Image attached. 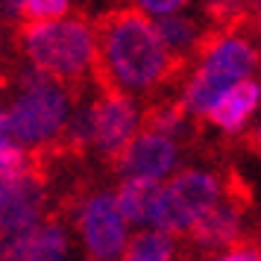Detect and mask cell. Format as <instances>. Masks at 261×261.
<instances>
[{
	"mask_svg": "<svg viewBox=\"0 0 261 261\" xmlns=\"http://www.w3.org/2000/svg\"><path fill=\"white\" fill-rule=\"evenodd\" d=\"M191 120H197V118L191 115V109L185 106L182 97L159 94V97H153V100H147L138 129H150V132L170 135V138H179V135L188 132Z\"/></svg>",
	"mask_w": 261,
	"mask_h": 261,
	"instance_id": "8fae6325",
	"label": "cell"
},
{
	"mask_svg": "<svg viewBox=\"0 0 261 261\" xmlns=\"http://www.w3.org/2000/svg\"><path fill=\"white\" fill-rule=\"evenodd\" d=\"M33 167H36V153H30V150L18 147V144L0 147V200H3V197L12 191L15 182H21Z\"/></svg>",
	"mask_w": 261,
	"mask_h": 261,
	"instance_id": "2e32d148",
	"label": "cell"
},
{
	"mask_svg": "<svg viewBox=\"0 0 261 261\" xmlns=\"http://www.w3.org/2000/svg\"><path fill=\"white\" fill-rule=\"evenodd\" d=\"M258 24H261V6H258Z\"/></svg>",
	"mask_w": 261,
	"mask_h": 261,
	"instance_id": "cb8c5ba5",
	"label": "cell"
},
{
	"mask_svg": "<svg viewBox=\"0 0 261 261\" xmlns=\"http://www.w3.org/2000/svg\"><path fill=\"white\" fill-rule=\"evenodd\" d=\"M173 255H176L173 235L153 226V229H144L129 238L120 261H173Z\"/></svg>",
	"mask_w": 261,
	"mask_h": 261,
	"instance_id": "9a60e30c",
	"label": "cell"
},
{
	"mask_svg": "<svg viewBox=\"0 0 261 261\" xmlns=\"http://www.w3.org/2000/svg\"><path fill=\"white\" fill-rule=\"evenodd\" d=\"M15 47L27 65L65 83L76 94L94 83V24L85 15H65L50 24H18Z\"/></svg>",
	"mask_w": 261,
	"mask_h": 261,
	"instance_id": "3957f363",
	"label": "cell"
},
{
	"mask_svg": "<svg viewBox=\"0 0 261 261\" xmlns=\"http://www.w3.org/2000/svg\"><path fill=\"white\" fill-rule=\"evenodd\" d=\"M155 27H159V33H162L167 47L173 50L176 56L191 59V62L197 56L200 41L205 38V33H208V27L202 30L194 18H182V15H162V21H155Z\"/></svg>",
	"mask_w": 261,
	"mask_h": 261,
	"instance_id": "5bb4252c",
	"label": "cell"
},
{
	"mask_svg": "<svg viewBox=\"0 0 261 261\" xmlns=\"http://www.w3.org/2000/svg\"><path fill=\"white\" fill-rule=\"evenodd\" d=\"M12 144V132H9V112L0 106V147Z\"/></svg>",
	"mask_w": 261,
	"mask_h": 261,
	"instance_id": "ffe728a7",
	"label": "cell"
},
{
	"mask_svg": "<svg viewBox=\"0 0 261 261\" xmlns=\"http://www.w3.org/2000/svg\"><path fill=\"white\" fill-rule=\"evenodd\" d=\"M33 153V150H30ZM50 159L36 153V167L21 182H15L12 191L0 200V235L33 229L47 217V182H50Z\"/></svg>",
	"mask_w": 261,
	"mask_h": 261,
	"instance_id": "ba28073f",
	"label": "cell"
},
{
	"mask_svg": "<svg viewBox=\"0 0 261 261\" xmlns=\"http://www.w3.org/2000/svg\"><path fill=\"white\" fill-rule=\"evenodd\" d=\"M179 165V144L170 135L150 129H138L129 147L123 150L118 162H115V173L120 176H141V179H162L170 176Z\"/></svg>",
	"mask_w": 261,
	"mask_h": 261,
	"instance_id": "9c48e42d",
	"label": "cell"
},
{
	"mask_svg": "<svg viewBox=\"0 0 261 261\" xmlns=\"http://www.w3.org/2000/svg\"><path fill=\"white\" fill-rule=\"evenodd\" d=\"M0 50H3V24H0Z\"/></svg>",
	"mask_w": 261,
	"mask_h": 261,
	"instance_id": "603a6c76",
	"label": "cell"
},
{
	"mask_svg": "<svg viewBox=\"0 0 261 261\" xmlns=\"http://www.w3.org/2000/svg\"><path fill=\"white\" fill-rule=\"evenodd\" d=\"M226 197V179L208 170H182L170 182L162 185L159 200L153 208L155 229H165L170 235H185L194 229V223L202 214H208L217 202Z\"/></svg>",
	"mask_w": 261,
	"mask_h": 261,
	"instance_id": "8992f818",
	"label": "cell"
},
{
	"mask_svg": "<svg viewBox=\"0 0 261 261\" xmlns=\"http://www.w3.org/2000/svg\"><path fill=\"white\" fill-rule=\"evenodd\" d=\"M258 103H261V83L252 80V76H247V80L235 83L214 103V109L208 112V120H212L217 129H223L232 135V132H238L249 120V115L258 109Z\"/></svg>",
	"mask_w": 261,
	"mask_h": 261,
	"instance_id": "30bf717a",
	"label": "cell"
},
{
	"mask_svg": "<svg viewBox=\"0 0 261 261\" xmlns=\"http://www.w3.org/2000/svg\"><path fill=\"white\" fill-rule=\"evenodd\" d=\"M3 3H6V9H9V12H18V6H21V0H3Z\"/></svg>",
	"mask_w": 261,
	"mask_h": 261,
	"instance_id": "7402d4cb",
	"label": "cell"
},
{
	"mask_svg": "<svg viewBox=\"0 0 261 261\" xmlns=\"http://www.w3.org/2000/svg\"><path fill=\"white\" fill-rule=\"evenodd\" d=\"M244 144H247L255 155H261V126H255L252 132H247V135H244Z\"/></svg>",
	"mask_w": 261,
	"mask_h": 261,
	"instance_id": "44dd1931",
	"label": "cell"
},
{
	"mask_svg": "<svg viewBox=\"0 0 261 261\" xmlns=\"http://www.w3.org/2000/svg\"><path fill=\"white\" fill-rule=\"evenodd\" d=\"M80 94L33 65L21 68L15 73V94L6 109L12 144L33 153H53L65 138Z\"/></svg>",
	"mask_w": 261,
	"mask_h": 261,
	"instance_id": "7a4b0ae2",
	"label": "cell"
},
{
	"mask_svg": "<svg viewBox=\"0 0 261 261\" xmlns=\"http://www.w3.org/2000/svg\"><path fill=\"white\" fill-rule=\"evenodd\" d=\"M71 12V0H21L18 6V24H50Z\"/></svg>",
	"mask_w": 261,
	"mask_h": 261,
	"instance_id": "e0dca14e",
	"label": "cell"
},
{
	"mask_svg": "<svg viewBox=\"0 0 261 261\" xmlns=\"http://www.w3.org/2000/svg\"><path fill=\"white\" fill-rule=\"evenodd\" d=\"M135 6H141L144 12L153 15H173L182 6H188V0H135Z\"/></svg>",
	"mask_w": 261,
	"mask_h": 261,
	"instance_id": "d6986e66",
	"label": "cell"
},
{
	"mask_svg": "<svg viewBox=\"0 0 261 261\" xmlns=\"http://www.w3.org/2000/svg\"><path fill=\"white\" fill-rule=\"evenodd\" d=\"M162 182L159 179H141V176H126L118 185V205L123 217L132 226H150L153 223V208L159 200Z\"/></svg>",
	"mask_w": 261,
	"mask_h": 261,
	"instance_id": "7c38bea8",
	"label": "cell"
},
{
	"mask_svg": "<svg viewBox=\"0 0 261 261\" xmlns=\"http://www.w3.org/2000/svg\"><path fill=\"white\" fill-rule=\"evenodd\" d=\"M68 223L71 220L59 208H53L33 232V241H30V249H27V261H68V249H71Z\"/></svg>",
	"mask_w": 261,
	"mask_h": 261,
	"instance_id": "4fadbf2b",
	"label": "cell"
},
{
	"mask_svg": "<svg viewBox=\"0 0 261 261\" xmlns=\"http://www.w3.org/2000/svg\"><path fill=\"white\" fill-rule=\"evenodd\" d=\"M91 150H94L109 167H115L123 150L129 147L135 132L141 126L138 112L132 97L115 88H100L94 85L91 94Z\"/></svg>",
	"mask_w": 261,
	"mask_h": 261,
	"instance_id": "52a82bcc",
	"label": "cell"
},
{
	"mask_svg": "<svg viewBox=\"0 0 261 261\" xmlns=\"http://www.w3.org/2000/svg\"><path fill=\"white\" fill-rule=\"evenodd\" d=\"M217 261H261V247L255 241H238L223 252V258Z\"/></svg>",
	"mask_w": 261,
	"mask_h": 261,
	"instance_id": "ac0fdd59",
	"label": "cell"
},
{
	"mask_svg": "<svg viewBox=\"0 0 261 261\" xmlns=\"http://www.w3.org/2000/svg\"><path fill=\"white\" fill-rule=\"evenodd\" d=\"M191 59H182L165 44L159 27L141 6H115L94 21V71L100 88H115L126 97L153 100L182 73Z\"/></svg>",
	"mask_w": 261,
	"mask_h": 261,
	"instance_id": "6da1fadb",
	"label": "cell"
},
{
	"mask_svg": "<svg viewBox=\"0 0 261 261\" xmlns=\"http://www.w3.org/2000/svg\"><path fill=\"white\" fill-rule=\"evenodd\" d=\"M194 62H197V71L191 73L185 88H182V100L191 109V115L200 120L208 118L214 103L232 85L258 71L261 53L241 33H220V30L208 27L205 38L197 47Z\"/></svg>",
	"mask_w": 261,
	"mask_h": 261,
	"instance_id": "277c9868",
	"label": "cell"
},
{
	"mask_svg": "<svg viewBox=\"0 0 261 261\" xmlns=\"http://www.w3.org/2000/svg\"><path fill=\"white\" fill-rule=\"evenodd\" d=\"M56 208L76 226L85 249V261H120L129 244L126 238L129 220L120 212L115 191L83 194L73 188Z\"/></svg>",
	"mask_w": 261,
	"mask_h": 261,
	"instance_id": "5b68a950",
	"label": "cell"
}]
</instances>
